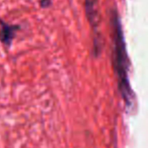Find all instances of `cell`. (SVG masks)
Returning <instances> with one entry per match:
<instances>
[{"mask_svg":"<svg viewBox=\"0 0 148 148\" xmlns=\"http://www.w3.org/2000/svg\"><path fill=\"white\" fill-rule=\"evenodd\" d=\"M97 0H86V12L90 22L96 24L97 20Z\"/></svg>","mask_w":148,"mask_h":148,"instance_id":"3957f363","label":"cell"},{"mask_svg":"<svg viewBox=\"0 0 148 148\" xmlns=\"http://www.w3.org/2000/svg\"><path fill=\"white\" fill-rule=\"evenodd\" d=\"M18 29V26L8 25L3 21H0V40L6 45H10L15 32Z\"/></svg>","mask_w":148,"mask_h":148,"instance_id":"7a4b0ae2","label":"cell"},{"mask_svg":"<svg viewBox=\"0 0 148 148\" xmlns=\"http://www.w3.org/2000/svg\"><path fill=\"white\" fill-rule=\"evenodd\" d=\"M114 68L118 78L119 89L124 99L129 102L131 91L127 78V57L122 31L117 21V18H115V24H114Z\"/></svg>","mask_w":148,"mask_h":148,"instance_id":"6da1fadb","label":"cell"}]
</instances>
